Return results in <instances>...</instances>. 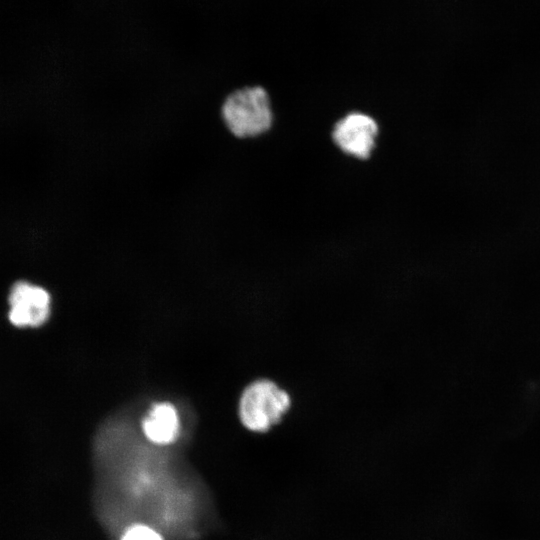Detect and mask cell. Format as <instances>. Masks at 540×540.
Here are the masks:
<instances>
[{
    "label": "cell",
    "mask_w": 540,
    "mask_h": 540,
    "mask_svg": "<svg viewBox=\"0 0 540 540\" xmlns=\"http://www.w3.org/2000/svg\"><path fill=\"white\" fill-rule=\"evenodd\" d=\"M227 130L236 138H255L268 132L274 120L268 92L261 86H246L231 92L221 106Z\"/></svg>",
    "instance_id": "obj_1"
},
{
    "label": "cell",
    "mask_w": 540,
    "mask_h": 540,
    "mask_svg": "<svg viewBox=\"0 0 540 540\" xmlns=\"http://www.w3.org/2000/svg\"><path fill=\"white\" fill-rule=\"evenodd\" d=\"M291 406L289 393L270 379L250 382L242 391L238 414L251 432L265 433L280 422Z\"/></svg>",
    "instance_id": "obj_2"
},
{
    "label": "cell",
    "mask_w": 540,
    "mask_h": 540,
    "mask_svg": "<svg viewBox=\"0 0 540 540\" xmlns=\"http://www.w3.org/2000/svg\"><path fill=\"white\" fill-rule=\"evenodd\" d=\"M379 127L370 115L354 111L335 122L331 139L345 155L367 160L376 147Z\"/></svg>",
    "instance_id": "obj_3"
},
{
    "label": "cell",
    "mask_w": 540,
    "mask_h": 540,
    "mask_svg": "<svg viewBox=\"0 0 540 540\" xmlns=\"http://www.w3.org/2000/svg\"><path fill=\"white\" fill-rule=\"evenodd\" d=\"M49 294L41 287L17 282L11 289L10 321L20 327L41 325L49 314Z\"/></svg>",
    "instance_id": "obj_4"
},
{
    "label": "cell",
    "mask_w": 540,
    "mask_h": 540,
    "mask_svg": "<svg viewBox=\"0 0 540 540\" xmlns=\"http://www.w3.org/2000/svg\"><path fill=\"white\" fill-rule=\"evenodd\" d=\"M142 429L146 438L155 444H169L179 431L177 411L170 403L155 404L143 419Z\"/></svg>",
    "instance_id": "obj_5"
},
{
    "label": "cell",
    "mask_w": 540,
    "mask_h": 540,
    "mask_svg": "<svg viewBox=\"0 0 540 540\" xmlns=\"http://www.w3.org/2000/svg\"><path fill=\"white\" fill-rule=\"evenodd\" d=\"M121 540H163L159 533L145 525L129 527L122 535Z\"/></svg>",
    "instance_id": "obj_6"
}]
</instances>
